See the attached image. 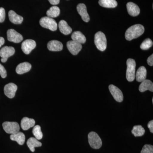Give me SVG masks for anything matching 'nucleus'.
<instances>
[{"instance_id": "obj_1", "label": "nucleus", "mask_w": 153, "mask_h": 153, "mask_svg": "<svg viewBox=\"0 0 153 153\" xmlns=\"http://www.w3.org/2000/svg\"><path fill=\"white\" fill-rule=\"evenodd\" d=\"M144 27L141 25H135L127 29L125 33V38L127 41H130L138 38L143 34Z\"/></svg>"}, {"instance_id": "obj_2", "label": "nucleus", "mask_w": 153, "mask_h": 153, "mask_svg": "<svg viewBox=\"0 0 153 153\" xmlns=\"http://www.w3.org/2000/svg\"><path fill=\"white\" fill-rule=\"evenodd\" d=\"M126 77L129 82H132L135 78L136 62L134 59L129 58L127 60Z\"/></svg>"}, {"instance_id": "obj_3", "label": "nucleus", "mask_w": 153, "mask_h": 153, "mask_svg": "<svg viewBox=\"0 0 153 153\" xmlns=\"http://www.w3.org/2000/svg\"><path fill=\"white\" fill-rule=\"evenodd\" d=\"M94 44L97 48L101 51H104L106 49L107 40L105 35L102 32L96 33L94 36Z\"/></svg>"}, {"instance_id": "obj_4", "label": "nucleus", "mask_w": 153, "mask_h": 153, "mask_svg": "<svg viewBox=\"0 0 153 153\" xmlns=\"http://www.w3.org/2000/svg\"><path fill=\"white\" fill-rule=\"evenodd\" d=\"M88 140L89 145L92 149H98L101 147L102 142L98 134L91 131L88 134Z\"/></svg>"}, {"instance_id": "obj_5", "label": "nucleus", "mask_w": 153, "mask_h": 153, "mask_svg": "<svg viewBox=\"0 0 153 153\" xmlns=\"http://www.w3.org/2000/svg\"><path fill=\"white\" fill-rule=\"evenodd\" d=\"M40 24L43 27L49 29L52 31L57 30V22L52 18L49 17H44L40 20Z\"/></svg>"}, {"instance_id": "obj_6", "label": "nucleus", "mask_w": 153, "mask_h": 153, "mask_svg": "<svg viewBox=\"0 0 153 153\" xmlns=\"http://www.w3.org/2000/svg\"><path fill=\"white\" fill-rule=\"evenodd\" d=\"M3 128L7 133L14 134L20 130L19 123L15 122H5L2 124Z\"/></svg>"}, {"instance_id": "obj_7", "label": "nucleus", "mask_w": 153, "mask_h": 153, "mask_svg": "<svg viewBox=\"0 0 153 153\" xmlns=\"http://www.w3.org/2000/svg\"><path fill=\"white\" fill-rule=\"evenodd\" d=\"M15 53V49L14 47L7 46L3 47L0 50V56L1 57V61L2 63H5L8 58L13 56Z\"/></svg>"}, {"instance_id": "obj_8", "label": "nucleus", "mask_w": 153, "mask_h": 153, "mask_svg": "<svg viewBox=\"0 0 153 153\" xmlns=\"http://www.w3.org/2000/svg\"><path fill=\"white\" fill-rule=\"evenodd\" d=\"M7 36L9 41L15 43H20L23 40L22 35L13 29H10L8 30Z\"/></svg>"}, {"instance_id": "obj_9", "label": "nucleus", "mask_w": 153, "mask_h": 153, "mask_svg": "<svg viewBox=\"0 0 153 153\" xmlns=\"http://www.w3.org/2000/svg\"><path fill=\"white\" fill-rule=\"evenodd\" d=\"M108 88L116 101L119 102L123 101V94L120 88L112 84L109 85Z\"/></svg>"}, {"instance_id": "obj_10", "label": "nucleus", "mask_w": 153, "mask_h": 153, "mask_svg": "<svg viewBox=\"0 0 153 153\" xmlns=\"http://www.w3.org/2000/svg\"><path fill=\"white\" fill-rule=\"evenodd\" d=\"M36 41L31 39L25 40L22 43V49L23 52L26 55L30 54L33 49L36 48Z\"/></svg>"}, {"instance_id": "obj_11", "label": "nucleus", "mask_w": 153, "mask_h": 153, "mask_svg": "<svg viewBox=\"0 0 153 153\" xmlns=\"http://www.w3.org/2000/svg\"><path fill=\"white\" fill-rule=\"evenodd\" d=\"M67 47L70 53L74 55H77L82 48L81 44L74 41H68L67 43Z\"/></svg>"}, {"instance_id": "obj_12", "label": "nucleus", "mask_w": 153, "mask_h": 153, "mask_svg": "<svg viewBox=\"0 0 153 153\" xmlns=\"http://www.w3.org/2000/svg\"><path fill=\"white\" fill-rule=\"evenodd\" d=\"M17 89L18 87L15 83H8L4 87V92L6 96L12 99L15 97Z\"/></svg>"}, {"instance_id": "obj_13", "label": "nucleus", "mask_w": 153, "mask_h": 153, "mask_svg": "<svg viewBox=\"0 0 153 153\" xmlns=\"http://www.w3.org/2000/svg\"><path fill=\"white\" fill-rule=\"evenodd\" d=\"M76 9L82 20L85 22H89L90 17L88 13L86 6L84 4H79L76 7Z\"/></svg>"}, {"instance_id": "obj_14", "label": "nucleus", "mask_w": 153, "mask_h": 153, "mask_svg": "<svg viewBox=\"0 0 153 153\" xmlns=\"http://www.w3.org/2000/svg\"><path fill=\"white\" fill-rule=\"evenodd\" d=\"M128 13L133 17L138 16L140 13V9L138 6L133 2H128L126 5Z\"/></svg>"}, {"instance_id": "obj_15", "label": "nucleus", "mask_w": 153, "mask_h": 153, "mask_svg": "<svg viewBox=\"0 0 153 153\" xmlns=\"http://www.w3.org/2000/svg\"><path fill=\"white\" fill-rule=\"evenodd\" d=\"M47 48L50 51L58 52L63 49V45L60 41L52 40L49 41L47 44Z\"/></svg>"}, {"instance_id": "obj_16", "label": "nucleus", "mask_w": 153, "mask_h": 153, "mask_svg": "<svg viewBox=\"0 0 153 153\" xmlns=\"http://www.w3.org/2000/svg\"><path fill=\"white\" fill-rule=\"evenodd\" d=\"M21 124L22 129L26 131L34 127L36 124V121L33 119L25 117L22 119Z\"/></svg>"}, {"instance_id": "obj_17", "label": "nucleus", "mask_w": 153, "mask_h": 153, "mask_svg": "<svg viewBox=\"0 0 153 153\" xmlns=\"http://www.w3.org/2000/svg\"><path fill=\"white\" fill-rule=\"evenodd\" d=\"M32 68V65L28 62H24L20 63L16 68L17 74H22L28 72Z\"/></svg>"}, {"instance_id": "obj_18", "label": "nucleus", "mask_w": 153, "mask_h": 153, "mask_svg": "<svg viewBox=\"0 0 153 153\" xmlns=\"http://www.w3.org/2000/svg\"><path fill=\"white\" fill-rule=\"evenodd\" d=\"M9 18L10 21L13 24L16 25L21 24L23 22V17L18 15L16 13V12L13 10H10L9 12Z\"/></svg>"}, {"instance_id": "obj_19", "label": "nucleus", "mask_w": 153, "mask_h": 153, "mask_svg": "<svg viewBox=\"0 0 153 153\" xmlns=\"http://www.w3.org/2000/svg\"><path fill=\"white\" fill-rule=\"evenodd\" d=\"M139 90L141 92H145L147 90H149L153 92V82L149 79H145L141 82L140 85Z\"/></svg>"}, {"instance_id": "obj_20", "label": "nucleus", "mask_w": 153, "mask_h": 153, "mask_svg": "<svg viewBox=\"0 0 153 153\" xmlns=\"http://www.w3.org/2000/svg\"><path fill=\"white\" fill-rule=\"evenodd\" d=\"M10 138L13 141L17 142L20 145H23L25 141V134L22 132H18L16 133L12 134L10 137Z\"/></svg>"}, {"instance_id": "obj_21", "label": "nucleus", "mask_w": 153, "mask_h": 153, "mask_svg": "<svg viewBox=\"0 0 153 153\" xmlns=\"http://www.w3.org/2000/svg\"><path fill=\"white\" fill-rule=\"evenodd\" d=\"M147 70L144 66H141L138 69L135 74L136 79L137 81L142 82L146 78Z\"/></svg>"}, {"instance_id": "obj_22", "label": "nucleus", "mask_w": 153, "mask_h": 153, "mask_svg": "<svg viewBox=\"0 0 153 153\" xmlns=\"http://www.w3.org/2000/svg\"><path fill=\"white\" fill-rule=\"evenodd\" d=\"M59 30L60 32L65 35H68L72 32V29L69 26L66 21L61 20L59 23Z\"/></svg>"}, {"instance_id": "obj_23", "label": "nucleus", "mask_w": 153, "mask_h": 153, "mask_svg": "<svg viewBox=\"0 0 153 153\" xmlns=\"http://www.w3.org/2000/svg\"><path fill=\"white\" fill-rule=\"evenodd\" d=\"M27 145L31 152H34L35 151V148L41 147L42 143L39 142L36 138L31 137L28 140Z\"/></svg>"}, {"instance_id": "obj_24", "label": "nucleus", "mask_w": 153, "mask_h": 153, "mask_svg": "<svg viewBox=\"0 0 153 153\" xmlns=\"http://www.w3.org/2000/svg\"><path fill=\"white\" fill-rule=\"evenodd\" d=\"M72 41H76L80 44H84L86 42L85 36L79 31H75L71 35Z\"/></svg>"}, {"instance_id": "obj_25", "label": "nucleus", "mask_w": 153, "mask_h": 153, "mask_svg": "<svg viewBox=\"0 0 153 153\" xmlns=\"http://www.w3.org/2000/svg\"><path fill=\"white\" fill-rule=\"evenodd\" d=\"M99 4L101 7L108 8H114L117 6L116 0H99Z\"/></svg>"}, {"instance_id": "obj_26", "label": "nucleus", "mask_w": 153, "mask_h": 153, "mask_svg": "<svg viewBox=\"0 0 153 153\" xmlns=\"http://www.w3.org/2000/svg\"><path fill=\"white\" fill-rule=\"evenodd\" d=\"M60 14V9L55 6L51 7L47 12V16L51 18H56L59 16Z\"/></svg>"}, {"instance_id": "obj_27", "label": "nucleus", "mask_w": 153, "mask_h": 153, "mask_svg": "<svg viewBox=\"0 0 153 153\" xmlns=\"http://www.w3.org/2000/svg\"><path fill=\"white\" fill-rule=\"evenodd\" d=\"M131 133L135 137H141L145 133V129L140 125L135 126L132 130Z\"/></svg>"}, {"instance_id": "obj_28", "label": "nucleus", "mask_w": 153, "mask_h": 153, "mask_svg": "<svg viewBox=\"0 0 153 153\" xmlns=\"http://www.w3.org/2000/svg\"><path fill=\"white\" fill-rule=\"evenodd\" d=\"M33 133L36 139L40 140L43 138V133L41 131V127L40 126L36 125L34 127L33 130Z\"/></svg>"}, {"instance_id": "obj_29", "label": "nucleus", "mask_w": 153, "mask_h": 153, "mask_svg": "<svg viewBox=\"0 0 153 153\" xmlns=\"http://www.w3.org/2000/svg\"><path fill=\"white\" fill-rule=\"evenodd\" d=\"M153 46V42L149 38H147L144 40L140 45L141 49L142 50H148Z\"/></svg>"}, {"instance_id": "obj_30", "label": "nucleus", "mask_w": 153, "mask_h": 153, "mask_svg": "<svg viewBox=\"0 0 153 153\" xmlns=\"http://www.w3.org/2000/svg\"><path fill=\"white\" fill-rule=\"evenodd\" d=\"M141 153H153L152 145L146 144L144 146Z\"/></svg>"}, {"instance_id": "obj_31", "label": "nucleus", "mask_w": 153, "mask_h": 153, "mask_svg": "<svg viewBox=\"0 0 153 153\" xmlns=\"http://www.w3.org/2000/svg\"><path fill=\"white\" fill-rule=\"evenodd\" d=\"M5 11L2 7L0 8V23H2L5 19Z\"/></svg>"}, {"instance_id": "obj_32", "label": "nucleus", "mask_w": 153, "mask_h": 153, "mask_svg": "<svg viewBox=\"0 0 153 153\" xmlns=\"http://www.w3.org/2000/svg\"><path fill=\"white\" fill-rule=\"evenodd\" d=\"M0 75L2 78H6L7 76V71L4 66L0 63Z\"/></svg>"}, {"instance_id": "obj_33", "label": "nucleus", "mask_w": 153, "mask_h": 153, "mask_svg": "<svg viewBox=\"0 0 153 153\" xmlns=\"http://www.w3.org/2000/svg\"><path fill=\"white\" fill-rule=\"evenodd\" d=\"M148 64L150 66H153V55H152L149 56L147 59Z\"/></svg>"}, {"instance_id": "obj_34", "label": "nucleus", "mask_w": 153, "mask_h": 153, "mask_svg": "<svg viewBox=\"0 0 153 153\" xmlns=\"http://www.w3.org/2000/svg\"><path fill=\"white\" fill-rule=\"evenodd\" d=\"M148 127L150 131L152 133H153V120H151L148 124Z\"/></svg>"}, {"instance_id": "obj_35", "label": "nucleus", "mask_w": 153, "mask_h": 153, "mask_svg": "<svg viewBox=\"0 0 153 153\" xmlns=\"http://www.w3.org/2000/svg\"><path fill=\"white\" fill-rule=\"evenodd\" d=\"M48 1L51 4L54 5L58 4L60 3V0H48Z\"/></svg>"}, {"instance_id": "obj_36", "label": "nucleus", "mask_w": 153, "mask_h": 153, "mask_svg": "<svg viewBox=\"0 0 153 153\" xmlns=\"http://www.w3.org/2000/svg\"><path fill=\"white\" fill-rule=\"evenodd\" d=\"M5 43L4 39L2 37H0V47L4 45Z\"/></svg>"}, {"instance_id": "obj_37", "label": "nucleus", "mask_w": 153, "mask_h": 153, "mask_svg": "<svg viewBox=\"0 0 153 153\" xmlns=\"http://www.w3.org/2000/svg\"><path fill=\"white\" fill-rule=\"evenodd\" d=\"M152 103H153V98H152Z\"/></svg>"}]
</instances>
